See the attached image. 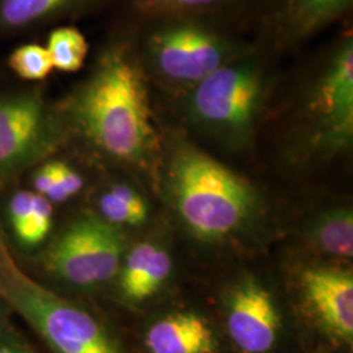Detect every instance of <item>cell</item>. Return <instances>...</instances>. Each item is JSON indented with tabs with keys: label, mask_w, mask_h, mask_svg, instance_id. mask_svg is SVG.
I'll return each instance as SVG.
<instances>
[{
	"label": "cell",
	"mask_w": 353,
	"mask_h": 353,
	"mask_svg": "<svg viewBox=\"0 0 353 353\" xmlns=\"http://www.w3.org/2000/svg\"><path fill=\"white\" fill-rule=\"evenodd\" d=\"M307 89L305 113L316 151L336 153L353 138V38L341 37L319 63Z\"/></svg>",
	"instance_id": "obj_6"
},
{
	"label": "cell",
	"mask_w": 353,
	"mask_h": 353,
	"mask_svg": "<svg viewBox=\"0 0 353 353\" xmlns=\"http://www.w3.org/2000/svg\"><path fill=\"white\" fill-rule=\"evenodd\" d=\"M52 138V119L39 94L23 90L0 96V173L30 163Z\"/></svg>",
	"instance_id": "obj_8"
},
{
	"label": "cell",
	"mask_w": 353,
	"mask_h": 353,
	"mask_svg": "<svg viewBox=\"0 0 353 353\" xmlns=\"http://www.w3.org/2000/svg\"><path fill=\"white\" fill-rule=\"evenodd\" d=\"M151 353H216L214 331L203 316L192 312L168 314L145 334Z\"/></svg>",
	"instance_id": "obj_11"
},
{
	"label": "cell",
	"mask_w": 353,
	"mask_h": 353,
	"mask_svg": "<svg viewBox=\"0 0 353 353\" xmlns=\"http://www.w3.org/2000/svg\"><path fill=\"white\" fill-rule=\"evenodd\" d=\"M97 0H0V32L14 33L84 11Z\"/></svg>",
	"instance_id": "obj_14"
},
{
	"label": "cell",
	"mask_w": 353,
	"mask_h": 353,
	"mask_svg": "<svg viewBox=\"0 0 353 353\" xmlns=\"http://www.w3.org/2000/svg\"><path fill=\"white\" fill-rule=\"evenodd\" d=\"M0 267V293L57 353H119L109 332L75 303L43 288L10 259Z\"/></svg>",
	"instance_id": "obj_5"
},
{
	"label": "cell",
	"mask_w": 353,
	"mask_h": 353,
	"mask_svg": "<svg viewBox=\"0 0 353 353\" xmlns=\"http://www.w3.org/2000/svg\"><path fill=\"white\" fill-rule=\"evenodd\" d=\"M227 328L230 339L245 353H267L281 328L278 306L255 279L242 280L228 297Z\"/></svg>",
	"instance_id": "obj_9"
},
{
	"label": "cell",
	"mask_w": 353,
	"mask_h": 353,
	"mask_svg": "<svg viewBox=\"0 0 353 353\" xmlns=\"http://www.w3.org/2000/svg\"><path fill=\"white\" fill-rule=\"evenodd\" d=\"M54 164H55V169H57V174H58L59 182H61V186L63 189L64 194L67 195V198L70 199L77 192H80V190L83 189L84 179L71 165L61 161V160H54Z\"/></svg>",
	"instance_id": "obj_23"
},
{
	"label": "cell",
	"mask_w": 353,
	"mask_h": 353,
	"mask_svg": "<svg viewBox=\"0 0 353 353\" xmlns=\"http://www.w3.org/2000/svg\"><path fill=\"white\" fill-rule=\"evenodd\" d=\"M52 227V207L50 201L38 195L34 196V207L29 227L21 245L26 248H36L48 239Z\"/></svg>",
	"instance_id": "obj_20"
},
{
	"label": "cell",
	"mask_w": 353,
	"mask_h": 353,
	"mask_svg": "<svg viewBox=\"0 0 353 353\" xmlns=\"http://www.w3.org/2000/svg\"><path fill=\"white\" fill-rule=\"evenodd\" d=\"M147 75L138 49L125 39L114 41L67 103L81 135L103 154L127 164H145L157 144Z\"/></svg>",
	"instance_id": "obj_1"
},
{
	"label": "cell",
	"mask_w": 353,
	"mask_h": 353,
	"mask_svg": "<svg viewBox=\"0 0 353 353\" xmlns=\"http://www.w3.org/2000/svg\"><path fill=\"white\" fill-rule=\"evenodd\" d=\"M225 0H137L141 12L150 16H194L204 10L214 8Z\"/></svg>",
	"instance_id": "obj_19"
},
{
	"label": "cell",
	"mask_w": 353,
	"mask_h": 353,
	"mask_svg": "<svg viewBox=\"0 0 353 353\" xmlns=\"http://www.w3.org/2000/svg\"><path fill=\"white\" fill-rule=\"evenodd\" d=\"M36 192L21 190L13 194L8 202V219L16 240L21 243L29 227V221L34 207Z\"/></svg>",
	"instance_id": "obj_21"
},
{
	"label": "cell",
	"mask_w": 353,
	"mask_h": 353,
	"mask_svg": "<svg viewBox=\"0 0 353 353\" xmlns=\"http://www.w3.org/2000/svg\"><path fill=\"white\" fill-rule=\"evenodd\" d=\"M102 219L112 225H140L148 217V205L127 185H114L100 198Z\"/></svg>",
	"instance_id": "obj_16"
},
{
	"label": "cell",
	"mask_w": 353,
	"mask_h": 353,
	"mask_svg": "<svg viewBox=\"0 0 353 353\" xmlns=\"http://www.w3.org/2000/svg\"><path fill=\"white\" fill-rule=\"evenodd\" d=\"M300 287L318 326L335 341L352 343V271L341 267H309L300 276Z\"/></svg>",
	"instance_id": "obj_10"
},
{
	"label": "cell",
	"mask_w": 353,
	"mask_h": 353,
	"mask_svg": "<svg viewBox=\"0 0 353 353\" xmlns=\"http://www.w3.org/2000/svg\"><path fill=\"white\" fill-rule=\"evenodd\" d=\"M271 85L265 62L252 51L185 90V109L201 130L228 145L250 139Z\"/></svg>",
	"instance_id": "obj_3"
},
{
	"label": "cell",
	"mask_w": 353,
	"mask_h": 353,
	"mask_svg": "<svg viewBox=\"0 0 353 353\" xmlns=\"http://www.w3.org/2000/svg\"><path fill=\"white\" fill-rule=\"evenodd\" d=\"M353 0H281L279 33L287 42H299L341 19Z\"/></svg>",
	"instance_id": "obj_13"
},
{
	"label": "cell",
	"mask_w": 353,
	"mask_h": 353,
	"mask_svg": "<svg viewBox=\"0 0 353 353\" xmlns=\"http://www.w3.org/2000/svg\"><path fill=\"white\" fill-rule=\"evenodd\" d=\"M119 270V288L130 303H143L170 276L173 261L169 252L150 242L137 245Z\"/></svg>",
	"instance_id": "obj_12"
},
{
	"label": "cell",
	"mask_w": 353,
	"mask_h": 353,
	"mask_svg": "<svg viewBox=\"0 0 353 353\" xmlns=\"http://www.w3.org/2000/svg\"><path fill=\"white\" fill-rule=\"evenodd\" d=\"M45 48L50 54L54 70L72 74L80 71L88 57V41L75 26L52 29Z\"/></svg>",
	"instance_id": "obj_17"
},
{
	"label": "cell",
	"mask_w": 353,
	"mask_h": 353,
	"mask_svg": "<svg viewBox=\"0 0 353 353\" xmlns=\"http://www.w3.org/2000/svg\"><path fill=\"white\" fill-rule=\"evenodd\" d=\"M13 74L26 81H41L54 70L50 54L43 45L26 43L16 48L8 58Z\"/></svg>",
	"instance_id": "obj_18"
},
{
	"label": "cell",
	"mask_w": 353,
	"mask_h": 353,
	"mask_svg": "<svg viewBox=\"0 0 353 353\" xmlns=\"http://www.w3.org/2000/svg\"><path fill=\"white\" fill-rule=\"evenodd\" d=\"M161 19L147 33L140 58L147 74L151 72L173 88H192L249 51L234 38L194 16Z\"/></svg>",
	"instance_id": "obj_4"
},
{
	"label": "cell",
	"mask_w": 353,
	"mask_h": 353,
	"mask_svg": "<svg viewBox=\"0 0 353 353\" xmlns=\"http://www.w3.org/2000/svg\"><path fill=\"white\" fill-rule=\"evenodd\" d=\"M309 240L318 252L334 258L353 255V214L348 208H335L316 217L309 229Z\"/></svg>",
	"instance_id": "obj_15"
},
{
	"label": "cell",
	"mask_w": 353,
	"mask_h": 353,
	"mask_svg": "<svg viewBox=\"0 0 353 353\" xmlns=\"http://www.w3.org/2000/svg\"><path fill=\"white\" fill-rule=\"evenodd\" d=\"M33 186L38 195L46 198L51 203H63L68 201L58 179L54 160L38 168L37 172L33 176Z\"/></svg>",
	"instance_id": "obj_22"
},
{
	"label": "cell",
	"mask_w": 353,
	"mask_h": 353,
	"mask_svg": "<svg viewBox=\"0 0 353 353\" xmlns=\"http://www.w3.org/2000/svg\"><path fill=\"white\" fill-rule=\"evenodd\" d=\"M0 353H30L23 345L14 341H1L0 343Z\"/></svg>",
	"instance_id": "obj_24"
},
{
	"label": "cell",
	"mask_w": 353,
	"mask_h": 353,
	"mask_svg": "<svg viewBox=\"0 0 353 353\" xmlns=\"http://www.w3.org/2000/svg\"><path fill=\"white\" fill-rule=\"evenodd\" d=\"M169 179L176 212L201 240L225 239L255 211L252 185L194 144L178 141L174 145Z\"/></svg>",
	"instance_id": "obj_2"
},
{
	"label": "cell",
	"mask_w": 353,
	"mask_h": 353,
	"mask_svg": "<svg viewBox=\"0 0 353 353\" xmlns=\"http://www.w3.org/2000/svg\"><path fill=\"white\" fill-rule=\"evenodd\" d=\"M123 239L115 225L97 216L70 224L46 254L51 272L80 288H94L115 278L122 265Z\"/></svg>",
	"instance_id": "obj_7"
}]
</instances>
